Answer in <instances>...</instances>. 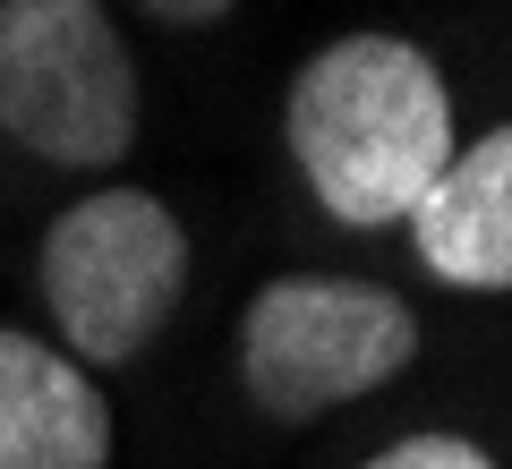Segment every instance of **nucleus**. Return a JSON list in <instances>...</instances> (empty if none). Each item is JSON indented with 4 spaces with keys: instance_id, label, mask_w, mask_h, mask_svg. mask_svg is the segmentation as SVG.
Here are the masks:
<instances>
[{
    "instance_id": "f257e3e1",
    "label": "nucleus",
    "mask_w": 512,
    "mask_h": 469,
    "mask_svg": "<svg viewBox=\"0 0 512 469\" xmlns=\"http://www.w3.org/2000/svg\"><path fill=\"white\" fill-rule=\"evenodd\" d=\"M291 154L316 205L350 231H393L419 214L453 163V94L436 60L402 35H342L291 77Z\"/></svg>"
},
{
    "instance_id": "f03ea898",
    "label": "nucleus",
    "mask_w": 512,
    "mask_h": 469,
    "mask_svg": "<svg viewBox=\"0 0 512 469\" xmlns=\"http://www.w3.org/2000/svg\"><path fill=\"white\" fill-rule=\"evenodd\" d=\"M0 128L60 171L128 154L137 69L103 0H0Z\"/></svg>"
},
{
    "instance_id": "7ed1b4c3",
    "label": "nucleus",
    "mask_w": 512,
    "mask_h": 469,
    "mask_svg": "<svg viewBox=\"0 0 512 469\" xmlns=\"http://www.w3.org/2000/svg\"><path fill=\"white\" fill-rule=\"evenodd\" d=\"M419 350L410 307L376 282H342V273H282L248 299V333H239V376H248L256 410L274 418H325L342 401L393 384Z\"/></svg>"
},
{
    "instance_id": "20e7f679",
    "label": "nucleus",
    "mask_w": 512,
    "mask_h": 469,
    "mask_svg": "<svg viewBox=\"0 0 512 469\" xmlns=\"http://www.w3.org/2000/svg\"><path fill=\"white\" fill-rule=\"evenodd\" d=\"M188 282V231L146 188H94L43 239V299L86 367H120L154 342Z\"/></svg>"
},
{
    "instance_id": "39448f33",
    "label": "nucleus",
    "mask_w": 512,
    "mask_h": 469,
    "mask_svg": "<svg viewBox=\"0 0 512 469\" xmlns=\"http://www.w3.org/2000/svg\"><path fill=\"white\" fill-rule=\"evenodd\" d=\"M111 401L52 342L0 333V469H103Z\"/></svg>"
},
{
    "instance_id": "423d86ee",
    "label": "nucleus",
    "mask_w": 512,
    "mask_h": 469,
    "mask_svg": "<svg viewBox=\"0 0 512 469\" xmlns=\"http://www.w3.org/2000/svg\"><path fill=\"white\" fill-rule=\"evenodd\" d=\"M419 265L453 290H512V120L436 171L410 214Z\"/></svg>"
},
{
    "instance_id": "0eeeda50",
    "label": "nucleus",
    "mask_w": 512,
    "mask_h": 469,
    "mask_svg": "<svg viewBox=\"0 0 512 469\" xmlns=\"http://www.w3.org/2000/svg\"><path fill=\"white\" fill-rule=\"evenodd\" d=\"M367 469H495V461L470 444V435H410V444L376 452Z\"/></svg>"
},
{
    "instance_id": "6e6552de",
    "label": "nucleus",
    "mask_w": 512,
    "mask_h": 469,
    "mask_svg": "<svg viewBox=\"0 0 512 469\" xmlns=\"http://www.w3.org/2000/svg\"><path fill=\"white\" fill-rule=\"evenodd\" d=\"M146 9H154L163 26H214L222 9H231V0H146Z\"/></svg>"
}]
</instances>
